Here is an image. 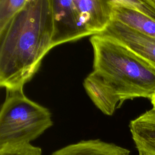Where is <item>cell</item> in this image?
<instances>
[{
  "label": "cell",
  "mask_w": 155,
  "mask_h": 155,
  "mask_svg": "<svg viewBox=\"0 0 155 155\" xmlns=\"http://www.w3.org/2000/svg\"><path fill=\"white\" fill-rule=\"evenodd\" d=\"M113 19L141 33L155 38V21L130 7L112 2Z\"/></svg>",
  "instance_id": "obj_9"
},
{
  "label": "cell",
  "mask_w": 155,
  "mask_h": 155,
  "mask_svg": "<svg viewBox=\"0 0 155 155\" xmlns=\"http://www.w3.org/2000/svg\"><path fill=\"white\" fill-rule=\"evenodd\" d=\"M54 19L53 47L90 36L73 0H50Z\"/></svg>",
  "instance_id": "obj_4"
},
{
  "label": "cell",
  "mask_w": 155,
  "mask_h": 155,
  "mask_svg": "<svg viewBox=\"0 0 155 155\" xmlns=\"http://www.w3.org/2000/svg\"><path fill=\"white\" fill-rule=\"evenodd\" d=\"M0 155H42V150L30 143H19L0 147Z\"/></svg>",
  "instance_id": "obj_12"
},
{
  "label": "cell",
  "mask_w": 155,
  "mask_h": 155,
  "mask_svg": "<svg viewBox=\"0 0 155 155\" xmlns=\"http://www.w3.org/2000/svg\"><path fill=\"white\" fill-rule=\"evenodd\" d=\"M84 88L96 107L104 114L112 116L119 100L106 87L90 74L84 79Z\"/></svg>",
  "instance_id": "obj_10"
},
{
  "label": "cell",
  "mask_w": 155,
  "mask_h": 155,
  "mask_svg": "<svg viewBox=\"0 0 155 155\" xmlns=\"http://www.w3.org/2000/svg\"><path fill=\"white\" fill-rule=\"evenodd\" d=\"M98 34L117 41L155 68V38L114 19Z\"/></svg>",
  "instance_id": "obj_5"
},
{
  "label": "cell",
  "mask_w": 155,
  "mask_h": 155,
  "mask_svg": "<svg viewBox=\"0 0 155 155\" xmlns=\"http://www.w3.org/2000/svg\"><path fill=\"white\" fill-rule=\"evenodd\" d=\"M139 155H155V154H139Z\"/></svg>",
  "instance_id": "obj_15"
},
{
  "label": "cell",
  "mask_w": 155,
  "mask_h": 155,
  "mask_svg": "<svg viewBox=\"0 0 155 155\" xmlns=\"http://www.w3.org/2000/svg\"><path fill=\"white\" fill-rule=\"evenodd\" d=\"M128 149L99 139L81 140L65 146L51 155H130Z\"/></svg>",
  "instance_id": "obj_8"
},
{
  "label": "cell",
  "mask_w": 155,
  "mask_h": 155,
  "mask_svg": "<svg viewBox=\"0 0 155 155\" xmlns=\"http://www.w3.org/2000/svg\"><path fill=\"white\" fill-rule=\"evenodd\" d=\"M93 50L94 78L119 100V107L128 99L155 94V68L116 40L99 34L90 39Z\"/></svg>",
  "instance_id": "obj_2"
},
{
  "label": "cell",
  "mask_w": 155,
  "mask_h": 155,
  "mask_svg": "<svg viewBox=\"0 0 155 155\" xmlns=\"http://www.w3.org/2000/svg\"><path fill=\"white\" fill-rule=\"evenodd\" d=\"M53 124L49 110L28 99L23 90L6 91L0 111V147L30 143Z\"/></svg>",
  "instance_id": "obj_3"
},
{
  "label": "cell",
  "mask_w": 155,
  "mask_h": 155,
  "mask_svg": "<svg viewBox=\"0 0 155 155\" xmlns=\"http://www.w3.org/2000/svg\"><path fill=\"white\" fill-rule=\"evenodd\" d=\"M113 2L133 8L155 21L154 0H111Z\"/></svg>",
  "instance_id": "obj_13"
},
{
  "label": "cell",
  "mask_w": 155,
  "mask_h": 155,
  "mask_svg": "<svg viewBox=\"0 0 155 155\" xmlns=\"http://www.w3.org/2000/svg\"><path fill=\"white\" fill-rule=\"evenodd\" d=\"M151 104L153 105V108H155V94L152 97V98L150 99Z\"/></svg>",
  "instance_id": "obj_14"
},
{
  "label": "cell",
  "mask_w": 155,
  "mask_h": 155,
  "mask_svg": "<svg viewBox=\"0 0 155 155\" xmlns=\"http://www.w3.org/2000/svg\"><path fill=\"white\" fill-rule=\"evenodd\" d=\"M90 35L103 31L113 19L111 0H73Z\"/></svg>",
  "instance_id": "obj_6"
},
{
  "label": "cell",
  "mask_w": 155,
  "mask_h": 155,
  "mask_svg": "<svg viewBox=\"0 0 155 155\" xmlns=\"http://www.w3.org/2000/svg\"><path fill=\"white\" fill-rule=\"evenodd\" d=\"M129 127L139 154H155V108L131 120Z\"/></svg>",
  "instance_id": "obj_7"
},
{
  "label": "cell",
  "mask_w": 155,
  "mask_h": 155,
  "mask_svg": "<svg viewBox=\"0 0 155 155\" xmlns=\"http://www.w3.org/2000/svg\"><path fill=\"white\" fill-rule=\"evenodd\" d=\"M54 19L50 0H28L0 30V86L23 90L53 48Z\"/></svg>",
  "instance_id": "obj_1"
},
{
  "label": "cell",
  "mask_w": 155,
  "mask_h": 155,
  "mask_svg": "<svg viewBox=\"0 0 155 155\" xmlns=\"http://www.w3.org/2000/svg\"><path fill=\"white\" fill-rule=\"evenodd\" d=\"M154 1H155V0H154Z\"/></svg>",
  "instance_id": "obj_16"
},
{
  "label": "cell",
  "mask_w": 155,
  "mask_h": 155,
  "mask_svg": "<svg viewBox=\"0 0 155 155\" xmlns=\"http://www.w3.org/2000/svg\"><path fill=\"white\" fill-rule=\"evenodd\" d=\"M28 0H0V30L20 11Z\"/></svg>",
  "instance_id": "obj_11"
}]
</instances>
